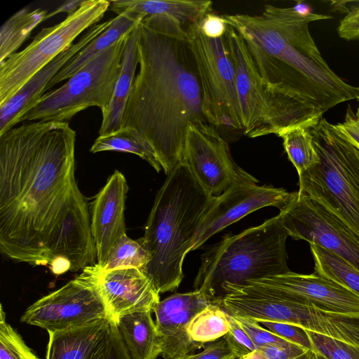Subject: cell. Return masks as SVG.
<instances>
[{
    "instance_id": "1",
    "label": "cell",
    "mask_w": 359,
    "mask_h": 359,
    "mask_svg": "<svg viewBox=\"0 0 359 359\" xmlns=\"http://www.w3.org/2000/svg\"><path fill=\"white\" fill-rule=\"evenodd\" d=\"M75 142L69 122L39 121L0 135V251L55 275L97 263Z\"/></svg>"
},
{
    "instance_id": "2",
    "label": "cell",
    "mask_w": 359,
    "mask_h": 359,
    "mask_svg": "<svg viewBox=\"0 0 359 359\" xmlns=\"http://www.w3.org/2000/svg\"><path fill=\"white\" fill-rule=\"evenodd\" d=\"M140 25V67L121 127L141 134L168 175L183 161L189 125L206 121L202 90L185 27L167 15L148 16Z\"/></svg>"
},
{
    "instance_id": "3",
    "label": "cell",
    "mask_w": 359,
    "mask_h": 359,
    "mask_svg": "<svg viewBox=\"0 0 359 359\" xmlns=\"http://www.w3.org/2000/svg\"><path fill=\"white\" fill-rule=\"evenodd\" d=\"M243 39L267 90L306 128L325 112L357 99L355 87L341 79L323 59L309 25L332 17L293 7L264 6L261 15H223Z\"/></svg>"
},
{
    "instance_id": "4",
    "label": "cell",
    "mask_w": 359,
    "mask_h": 359,
    "mask_svg": "<svg viewBox=\"0 0 359 359\" xmlns=\"http://www.w3.org/2000/svg\"><path fill=\"white\" fill-rule=\"evenodd\" d=\"M214 197L184 162L167 175L138 240L150 257L143 272L159 294L181 283L184 257Z\"/></svg>"
},
{
    "instance_id": "5",
    "label": "cell",
    "mask_w": 359,
    "mask_h": 359,
    "mask_svg": "<svg viewBox=\"0 0 359 359\" xmlns=\"http://www.w3.org/2000/svg\"><path fill=\"white\" fill-rule=\"evenodd\" d=\"M289 234L280 215L234 235H226L201 257L195 290L220 302L227 285H243L290 271L286 240Z\"/></svg>"
},
{
    "instance_id": "6",
    "label": "cell",
    "mask_w": 359,
    "mask_h": 359,
    "mask_svg": "<svg viewBox=\"0 0 359 359\" xmlns=\"http://www.w3.org/2000/svg\"><path fill=\"white\" fill-rule=\"evenodd\" d=\"M319 162L299 175V192L314 199L359 236V149L322 118L309 128Z\"/></svg>"
},
{
    "instance_id": "7",
    "label": "cell",
    "mask_w": 359,
    "mask_h": 359,
    "mask_svg": "<svg viewBox=\"0 0 359 359\" xmlns=\"http://www.w3.org/2000/svg\"><path fill=\"white\" fill-rule=\"evenodd\" d=\"M127 35L86 64L60 88L44 93L18 117L16 124L25 121L68 122L90 107L104 112L120 74Z\"/></svg>"
},
{
    "instance_id": "8",
    "label": "cell",
    "mask_w": 359,
    "mask_h": 359,
    "mask_svg": "<svg viewBox=\"0 0 359 359\" xmlns=\"http://www.w3.org/2000/svg\"><path fill=\"white\" fill-rule=\"evenodd\" d=\"M203 95L206 121L215 128L244 130L234 63L224 36L212 39L199 22L185 27Z\"/></svg>"
},
{
    "instance_id": "9",
    "label": "cell",
    "mask_w": 359,
    "mask_h": 359,
    "mask_svg": "<svg viewBox=\"0 0 359 359\" xmlns=\"http://www.w3.org/2000/svg\"><path fill=\"white\" fill-rule=\"evenodd\" d=\"M110 1L86 0L63 21L42 29L22 50L0 62V104L13 97L37 72L71 47L84 30L99 22Z\"/></svg>"
},
{
    "instance_id": "10",
    "label": "cell",
    "mask_w": 359,
    "mask_h": 359,
    "mask_svg": "<svg viewBox=\"0 0 359 359\" xmlns=\"http://www.w3.org/2000/svg\"><path fill=\"white\" fill-rule=\"evenodd\" d=\"M236 69V87L244 127L254 138L302 127L294 116L266 88L243 39L228 25L225 33Z\"/></svg>"
},
{
    "instance_id": "11",
    "label": "cell",
    "mask_w": 359,
    "mask_h": 359,
    "mask_svg": "<svg viewBox=\"0 0 359 359\" xmlns=\"http://www.w3.org/2000/svg\"><path fill=\"white\" fill-rule=\"evenodd\" d=\"M279 215L289 236L321 247L359 269V236L323 205L296 191Z\"/></svg>"
},
{
    "instance_id": "12",
    "label": "cell",
    "mask_w": 359,
    "mask_h": 359,
    "mask_svg": "<svg viewBox=\"0 0 359 359\" xmlns=\"http://www.w3.org/2000/svg\"><path fill=\"white\" fill-rule=\"evenodd\" d=\"M102 318H107L104 303L93 281L82 271L74 279L30 305L20 320L55 332Z\"/></svg>"
},
{
    "instance_id": "13",
    "label": "cell",
    "mask_w": 359,
    "mask_h": 359,
    "mask_svg": "<svg viewBox=\"0 0 359 359\" xmlns=\"http://www.w3.org/2000/svg\"><path fill=\"white\" fill-rule=\"evenodd\" d=\"M257 180L240 168L231 184L215 196L194 238L190 251L201 246L212 235L247 215L266 206L283 209L295 192L283 188L258 186Z\"/></svg>"
},
{
    "instance_id": "14",
    "label": "cell",
    "mask_w": 359,
    "mask_h": 359,
    "mask_svg": "<svg viewBox=\"0 0 359 359\" xmlns=\"http://www.w3.org/2000/svg\"><path fill=\"white\" fill-rule=\"evenodd\" d=\"M182 162L213 196L221 195L231 184L241 168L233 161L226 140L203 121L189 125Z\"/></svg>"
},
{
    "instance_id": "15",
    "label": "cell",
    "mask_w": 359,
    "mask_h": 359,
    "mask_svg": "<svg viewBox=\"0 0 359 359\" xmlns=\"http://www.w3.org/2000/svg\"><path fill=\"white\" fill-rule=\"evenodd\" d=\"M82 271L94 283L111 323L116 324L120 318L130 313L152 312L160 302L159 293L139 269L104 270L96 263Z\"/></svg>"
},
{
    "instance_id": "16",
    "label": "cell",
    "mask_w": 359,
    "mask_h": 359,
    "mask_svg": "<svg viewBox=\"0 0 359 359\" xmlns=\"http://www.w3.org/2000/svg\"><path fill=\"white\" fill-rule=\"evenodd\" d=\"M213 302H217L194 290L172 294L157 304L153 312L163 359H175L203 348L189 337L187 329L192 318Z\"/></svg>"
},
{
    "instance_id": "17",
    "label": "cell",
    "mask_w": 359,
    "mask_h": 359,
    "mask_svg": "<svg viewBox=\"0 0 359 359\" xmlns=\"http://www.w3.org/2000/svg\"><path fill=\"white\" fill-rule=\"evenodd\" d=\"M269 286L292 299L320 309L348 315H359V296L339 284L318 274L288 273L249 280Z\"/></svg>"
},
{
    "instance_id": "18",
    "label": "cell",
    "mask_w": 359,
    "mask_h": 359,
    "mask_svg": "<svg viewBox=\"0 0 359 359\" xmlns=\"http://www.w3.org/2000/svg\"><path fill=\"white\" fill-rule=\"evenodd\" d=\"M128 191L125 176L115 170L93 202L90 229L97 264L101 266H104L116 241L126 233L124 212Z\"/></svg>"
},
{
    "instance_id": "19",
    "label": "cell",
    "mask_w": 359,
    "mask_h": 359,
    "mask_svg": "<svg viewBox=\"0 0 359 359\" xmlns=\"http://www.w3.org/2000/svg\"><path fill=\"white\" fill-rule=\"evenodd\" d=\"M112 20L113 18H110L91 27L76 43L65 50L32 76L13 97L0 104V135L16 125L18 117L45 93L46 86L60 70L107 29Z\"/></svg>"
},
{
    "instance_id": "20",
    "label": "cell",
    "mask_w": 359,
    "mask_h": 359,
    "mask_svg": "<svg viewBox=\"0 0 359 359\" xmlns=\"http://www.w3.org/2000/svg\"><path fill=\"white\" fill-rule=\"evenodd\" d=\"M111 323L102 318L49 335L46 359H104Z\"/></svg>"
},
{
    "instance_id": "21",
    "label": "cell",
    "mask_w": 359,
    "mask_h": 359,
    "mask_svg": "<svg viewBox=\"0 0 359 359\" xmlns=\"http://www.w3.org/2000/svg\"><path fill=\"white\" fill-rule=\"evenodd\" d=\"M140 25L126 38L120 74L111 99L105 111L102 113V121L99 135L110 133L121 127L123 112L139 65L137 43L140 33Z\"/></svg>"
},
{
    "instance_id": "22",
    "label": "cell",
    "mask_w": 359,
    "mask_h": 359,
    "mask_svg": "<svg viewBox=\"0 0 359 359\" xmlns=\"http://www.w3.org/2000/svg\"><path fill=\"white\" fill-rule=\"evenodd\" d=\"M208 0H116L110 1L109 8L117 15L130 12L142 20L148 16L167 15L178 20L184 27L200 22L212 11Z\"/></svg>"
},
{
    "instance_id": "23",
    "label": "cell",
    "mask_w": 359,
    "mask_h": 359,
    "mask_svg": "<svg viewBox=\"0 0 359 359\" xmlns=\"http://www.w3.org/2000/svg\"><path fill=\"white\" fill-rule=\"evenodd\" d=\"M142 20L138 15L130 12L122 13L113 18L111 25L63 67L49 82L45 90L67 80L98 54L131 32Z\"/></svg>"
},
{
    "instance_id": "24",
    "label": "cell",
    "mask_w": 359,
    "mask_h": 359,
    "mask_svg": "<svg viewBox=\"0 0 359 359\" xmlns=\"http://www.w3.org/2000/svg\"><path fill=\"white\" fill-rule=\"evenodd\" d=\"M132 359H156L161 353V341L151 311L122 316L116 323Z\"/></svg>"
},
{
    "instance_id": "25",
    "label": "cell",
    "mask_w": 359,
    "mask_h": 359,
    "mask_svg": "<svg viewBox=\"0 0 359 359\" xmlns=\"http://www.w3.org/2000/svg\"><path fill=\"white\" fill-rule=\"evenodd\" d=\"M107 151L131 153L147 161L157 172L162 169L153 148L133 128L121 127L110 133L99 135L90 149L93 154Z\"/></svg>"
},
{
    "instance_id": "26",
    "label": "cell",
    "mask_w": 359,
    "mask_h": 359,
    "mask_svg": "<svg viewBox=\"0 0 359 359\" xmlns=\"http://www.w3.org/2000/svg\"><path fill=\"white\" fill-rule=\"evenodd\" d=\"M47 11L22 8L9 18L0 29V62L15 53L32 30L44 21Z\"/></svg>"
},
{
    "instance_id": "27",
    "label": "cell",
    "mask_w": 359,
    "mask_h": 359,
    "mask_svg": "<svg viewBox=\"0 0 359 359\" xmlns=\"http://www.w3.org/2000/svg\"><path fill=\"white\" fill-rule=\"evenodd\" d=\"M315 273L330 279L359 296V269L339 256L310 245Z\"/></svg>"
},
{
    "instance_id": "28",
    "label": "cell",
    "mask_w": 359,
    "mask_h": 359,
    "mask_svg": "<svg viewBox=\"0 0 359 359\" xmlns=\"http://www.w3.org/2000/svg\"><path fill=\"white\" fill-rule=\"evenodd\" d=\"M229 314L219 302H213L198 313L187 331L196 343L205 346L224 337L229 331Z\"/></svg>"
},
{
    "instance_id": "29",
    "label": "cell",
    "mask_w": 359,
    "mask_h": 359,
    "mask_svg": "<svg viewBox=\"0 0 359 359\" xmlns=\"http://www.w3.org/2000/svg\"><path fill=\"white\" fill-rule=\"evenodd\" d=\"M278 136L283 139L288 158L294 165L299 175L319 162L309 128H294L283 131Z\"/></svg>"
},
{
    "instance_id": "30",
    "label": "cell",
    "mask_w": 359,
    "mask_h": 359,
    "mask_svg": "<svg viewBox=\"0 0 359 359\" xmlns=\"http://www.w3.org/2000/svg\"><path fill=\"white\" fill-rule=\"evenodd\" d=\"M149 259V255L143 245L126 233L116 241L102 267L104 270L137 268L143 271Z\"/></svg>"
},
{
    "instance_id": "31",
    "label": "cell",
    "mask_w": 359,
    "mask_h": 359,
    "mask_svg": "<svg viewBox=\"0 0 359 359\" xmlns=\"http://www.w3.org/2000/svg\"><path fill=\"white\" fill-rule=\"evenodd\" d=\"M0 359H39L7 323L2 305L0 309Z\"/></svg>"
},
{
    "instance_id": "32",
    "label": "cell",
    "mask_w": 359,
    "mask_h": 359,
    "mask_svg": "<svg viewBox=\"0 0 359 359\" xmlns=\"http://www.w3.org/2000/svg\"><path fill=\"white\" fill-rule=\"evenodd\" d=\"M312 351L325 359H359V348L306 330Z\"/></svg>"
},
{
    "instance_id": "33",
    "label": "cell",
    "mask_w": 359,
    "mask_h": 359,
    "mask_svg": "<svg viewBox=\"0 0 359 359\" xmlns=\"http://www.w3.org/2000/svg\"><path fill=\"white\" fill-rule=\"evenodd\" d=\"M259 323L278 337L312 351L311 340L304 329L284 323L262 321Z\"/></svg>"
},
{
    "instance_id": "34",
    "label": "cell",
    "mask_w": 359,
    "mask_h": 359,
    "mask_svg": "<svg viewBox=\"0 0 359 359\" xmlns=\"http://www.w3.org/2000/svg\"><path fill=\"white\" fill-rule=\"evenodd\" d=\"M229 331L225 337L230 348L236 358H241L245 355L257 349V347L237 319L229 314Z\"/></svg>"
},
{
    "instance_id": "35",
    "label": "cell",
    "mask_w": 359,
    "mask_h": 359,
    "mask_svg": "<svg viewBox=\"0 0 359 359\" xmlns=\"http://www.w3.org/2000/svg\"><path fill=\"white\" fill-rule=\"evenodd\" d=\"M235 318L248 334L257 348L287 342V341L278 337L260 325V323L257 321L239 317Z\"/></svg>"
},
{
    "instance_id": "36",
    "label": "cell",
    "mask_w": 359,
    "mask_h": 359,
    "mask_svg": "<svg viewBox=\"0 0 359 359\" xmlns=\"http://www.w3.org/2000/svg\"><path fill=\"white\" fill-rule=\"evenodd\" d=\"M236 358L224 336L205 344L199 353L186 354L175 359H234Z\"/></svg>"
},
{
    "instance_id": "37",
    "label": "cell",
    "mask_w": 359,
    "mask_h": 359,
    "mask_svg": "<svg viewBox=\"0 0 359 359\" xmlns=\"http://www.w3.org/2000/svg\"><path fill=\"white\" fill-rule=\"evenodd\" d=\"M257 349L266 359H295L309 351L289 341L269 345Z\"/></svg>"
},
{
    "instance_id": "38",
    "label": "cell",
    "mask_w": 359,
    "mask_h": 359,
    "mask_svg": "<svg viewBox=\"0 0 359 359\" xmlns=\"http://www.w3.org/2000/svg\"><path fill=\"white\" fill-rule=\"evenodd\" d=\"M355 111L348 107L342 123L335 124L337 130L359 149V100Z\"/></svg>"
},
{
    "instance_id": "39",
    "label": "cell",
    "mask_w": 359,
    "mask_h": 359,
    "mask_svg": "<svg viewBox=\"0 0 359 359\" xmlns=\"http://www.w3.org/2000/svg\"><path fill=\"white\" fill-rule=\"evenodd\" d=\"M104 359H132L116 324L111 323L108 344Z\"/></svg>"
},
{
    "instance_id": "40",
    "label": "cell",
    "mask_w": 359,
    "mask_h": 359,
    "mask_svg": "<svg viewBox=\"0 0 359 359\" xmlns=\"http://www.w3.org/2000/svg\"><path fill=\"white\" fill-rule=\"evenodd\" d=\"M201 32L205 36L212 39L224 36L228 24L223 15L209 13L199 22Z\"/></svg>"
},
{
    "instance_id": "41",
    "label": "cell",
    "mask_w": 359,
    "mask_h": 359,
    "mask_svg": "<svg viewBox=\"0 0 359 359\" xmlns=\"http://www.w3.org/2000/svg\"><path fill=\"white\" fill-rule=\"evenodd\" d=\"M83 0H71L67 1L57 8L54 10L46 16L45 20L60 13H67L68 15L76 12L83 3Z\"/></svg>"
},
{
    "instance_id": "42",
    "label": "cell",
    "mask_w": 359,
    "mask_h": 359,
    "mask_svg": "<svg viewBox=\"0 0 359 359\" xmlns=\"http://www.w3.org/2000/svg\"><path fill=\"white\" fill-rule=\"evenodd\" d=\"M239 359H266L264 355L257 348L255 351L245 355Z\"/></svg>"
},
{
    "instance_id": "43",
    "label": "cell",
    "mask_w": 359,
    "mask_h": 359,
    "mask_svg": "<svg viewBox=\"0 0 359 359\" xmlns=\"http://www.w3.org/2000/svg\"><path fill=\"white\" fill-rule=\"evenodd\" d=\"M295 359H316V354L313 351L309 350Z\"/></svg>"
},
{
    "instance_id": "44",
    "label": "cell",
    "mask_w": 359,
    "mask_h": 359,
    "mask_svg": "<svg viewBox=\"0 0 359 359\" xmlns=\"http://www.w3.org/2000/svg\"><path fill=\"white\" fill-rule=\"evenodd\" d=\"M355 91L357 93V100H359V87H355Z\"/></svg>"
},
{
    "instance_id": "45",
    "label": "cell",
    "mask_w": 359,
    "mask_h": 359,
    "mask_svg": "<svg viewBox=\"0 0 359 359\" xmlns=\"http://www.w3.org/2000/svg\"><path fill=\"white\" fill-rule=\"evenodd\" d=\"M316 359H325L323 357L320 356V355H318L316 354Z\"/></svg>"
},
{
    "instance_id": "46",
    "label": "cell",
    "mask_w": 359,
    "mask_h": 359,
    "mask_svg": "<svg viewBox=\"0 0 359 359\" xmlns=\"http://www.w3.org/2000/svg\"><path fill=\"white\" fill-rule=\"evenodd\" d=\"M234 359H239V358H234Z\"/></svg>"
}]
</instances>
